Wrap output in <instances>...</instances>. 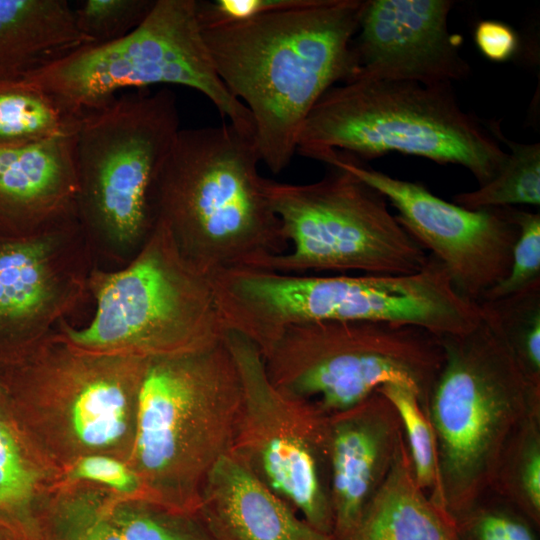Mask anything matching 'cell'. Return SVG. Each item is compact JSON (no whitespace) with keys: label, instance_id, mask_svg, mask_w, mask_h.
Returning a JSON list of instances; mask_svg holds the SVG:
<instances>
[{"label":"cell","instance_id":"cell-13","mask_svg":"<svg viewBox=\"0 0 540 540\" xmlns=\"http://www.w3.org/2000/svg\"><path fill=\"white\" fill-rule=\"evenodd\" d=\"M224 339L242 387L230 452L310 525L333 535L328 414L311 402L279 391L250 339L231 330H226Z\"/></svg>","mask_w":540,"mask_h":540},{"label":"cell","instance_id":"cell-29","mask_svg":"<svg viewBox=\"0 0 540 540\" xmlns=\"http://www.w3.org/2000/svg\"><path fill=\"white\" fill-rule=\"evenodd\" d=\"M453 519L458 540H539V527L492 489Z\"/></svg>","mask_w":540,"mask_h":540},{"label":"cell","instance_id":"cell-1","mask_svg":"<svg viewBox=\"0 0 540 540\" xmlns=\"http://www.w3.org/2000/svg\"><path fill=\"white\" fill-rule=\"evenodd\" d=\"M365 0H309L254 19L202 29L215 69L254 124L260 162L281 173L322 95L352 75L351 44Z\"/></svg>","mask_w":540,"mask_h":540},{"label":"cell","instance_id":"cell-26","mask_svg":"<svg viewBox=\"0 0 540 540\" xmlns=\"http://www.w3.org/2000/svg\"><path fill=\"white\" fill-rule=\"evenodd\" d=\"M78 121L38 87L0 84V145H16L75 132Z\"/></svg>","mask_w":540,"mask_h":540},{"label":"cell","instance_id":"cell-28","mask_svg":"<svg viewBox=\"0 0 540 540\" xmlns=\"http://www.w3.org/2000/svg\"><path fill=\"white\" fill-rule=\"evenodd\" d=\"M377 390L393 404L400 417L416 484L433 503L445 508L435 433L416 393L408 386L395 383Z\"/></svg>","mask_w":540,"mask_h":540},{"label":"cell","instance_id":"cell-32","mask_svg":"<svg viewBox=\"0 0 540 540\" xmlns=\"http://www.w3.org/2000/svg\"><path fill=\"white\" fill-rule=\"evenodd\" d=\"M63 482L91 483L123 496L148 501L136 473L126 462L111 456L91 455L78 459L64 470Z\"/></svg>","mask_w":540,"mask_h":540},{"label":"cell","instance_id":"cell-24","mask_svg":"<svg viewBox=\"0 0 540 540\" xmlns=\"http://www.w3.org/2000/svg\"><path fill=\"white\" fill-rule=\"evenodd\" d=\"M490 489L540 527V409L531 411L507 439Z\"/></svg>","mask_w":540,"mask_h":540},{"label":"cell","instance_id":"cell-17","mask_svg":"<svg viewBox=\"0 0 540 540\" xmlns=\"http://www.w3.org/2000/svg\"><path fill=\"white\" fill-rule=\"evenodd\" d=\"M74 133L0 145V236L38 234L77 217Z\"/></svg>","mask_w":540,"mask_h":540},{"label":"cell","instance_id":"cell-9","mask_svg":"<svg viewBox=\"0 0 540 540\" xmlns=\"http://www.w3.org/2000/svg\"><path fill=\"white\" fill-rule=\"evenodd\" d=\"M261 354L279 391L326 414L350 408L389 383L410 387L425 410L444 362L440 336L381 321L292 324Z\"/></svg>","mask_w":540,"mask_h":540},{"label":"cell","instance_id":"cell-18","mask_svg":"<svg viewBox=\"0 0 540 540\" xmlns=\"http://www.w3.org/2000/svg\"><path fill=\"white\" fill-rule=\"evenodd\" d=\"M48 540H210L198 518L86 482H63L42 518Z\"/></svg>","mask_w":540,"mask_h":540},{"label":"cell","instance_id":"cell-23","mask_svg":"<svg viewBox=\"0 0 540 540\" xmlns=\"http://www.w3.org/2000/svg\"><path fill=\"white\" fill-rule=\"evenodd\" d=\"M349 540H458L453 517L416 484L405 440Z\"/></svg>","mask_w":540,"mask_h":540},{"label":"cell","instance_id":"cell-4","mask_svg":"<svg viewBox=\"0 0 540 540\" xmlns=\"http://www.w3.org/2000/svg\"><path fill=\"white\" fill-rule=\"evenodd\" d=\"M241 401L224 338L200 351L149 359L127 462L149 502L196 515L208 476L232 449Z\"/></svg>","mask_w":540,"mask_h":540},{"label":"cell","instance_id":"cell-30","mask_svg":"<svg viewBox=\"0 0 540 540\" xmlns=\"http://www.w3.org/2000/svg\"><path fill=\"white\" fill-rule=\"evenodd\" d=\"M155 0H83L73 8L76 27L89 46L123 38L146 18Z\"/></svg>","mask_w":540,"mask_h":540},{"label":"cell","instance_id":"cell-34","mask_svg":"<svg viewBox=\"0 0 540 540\" xmlns=\"http://www.w3.org/2000/svg\"><path fill=\"white\" fill-rule=\"evenodd\" d=\"M474 40L480 52L494 62L511 59L519 46L514 29L498 20L480 21L474 32Z\"/></svg>","mask_w":540,"mask_h":540},{"label":"cell","instance_id":"cell-16","mask_svg":"<svg viewBox=\"0 0 540 540\" xmlns=\"http://www.w3.org/2000/svg\"><path fill=\"white\" fill-rule=\"evenodd\" d=\"M404 441L400 417L378 390L327 415L333 536L349 540L388 477Z\"/></svg>","mask_w":540,"mask_h":540},{"label":"cell","instance_id":"cell-35","mask_svg":"<svg viewBox=\"0 0 540 540\" xmlns=\"http://www.w3.org/2000/svg\"><path fill=\"white\" fill-rule=\"evenodd\" d=\"M0 540H21L17 535L0 524Z\"/></svg>","mask_w":540,"mask_h":540},{"label":"cell","instance_id":"cell-7","mask_svg":"<svg viewBox=\"0 0 540 540\" xmlns=\"http://www.w3.org/2000/svg\"><path fill=\"white\" fill-rule=\"evenodd\" d=\"M441 341L444 362L425 413L435 433L444 506L454 517L490 489L507 439L540 409V385L482 311L472 330Z\"/></svg>","mask_w":540,"mask_h":540},{"label":"cell","instance_id":"cell-10","mask_svg":"<svg viewBox=\"0 0 540 540\" xmlns=\"http://www.w3.org/2000/svg\"><path fill=\"white\" fill-rule=\"evenodd\" d=\"M79 120L122 91L181 85L200 92L241 134L254 139L250 112L220 79L197 17V0H155L141 24L116 41L85 46L29 77Z\"/></svg>","mask_w":540,"mask_h":540},{"label":"cell","instance_id":"cell-22","mask_svg":"<svg viewBox=\"0 0 540 540\" xmlns=\"http://www.w3.org/2000/svg\"><path fill=\"white\" fill-rule=\"evenodd\" d=\"M62 472L16 422L0 385V524L21 540L42 539V518Z\"/></svg>","mask_w":540,"mask_h":540},{"label":"cell","instance_id":"cell-31","mask_svg":"<svg viewBox=\"0 0 540 540\" xmlns=\"http://www.w3.org/2000/svg\"><path fill=\"white\" fill-rule=\"evenodd\" d=\"M518 227L511 267L507 276L485 292L479 301L500 299L540 280V214L514 207H504Z\"/></svg>","mask_w":540,"mask_h":540},{"label":"cell","instance_id":"cell-12","mask_svg":"<svg viewBox=\"0 0 540 540\" xmlns=\"http://www.w3.org/2000/svg\"><path fill=\"white\" fill-rule=\"evenodd\" d=\"M329 166L322 179L307 184L265 178L290 249L260 270L302 275H410L422 270L429 253L390 212L385 196L344 168Z\"/></svg>","mask_w":540,"mask_h":540},{"label":"cell","instance_id":"cell-2","mask_svg":"<svg viewBox=\"0 0 540 540\" xmlns=\"http://www.w3.org/2000/svg\"><path fill=\"white\" fill-rule=\"evenodd\" d=\"M259 162L254 140L230 123L180 129L155 181V221L210 279L260 269L290 249Z\"/></svg>","mask_w":540,"mask_h":540},{"label":"cell","instance_id":"cell-8","mask_svg":"<svg viewBox=\"0 0 540 540\" xmlns=\"http://www.w3.org/2000/svg\"><path fill=\"white\" fill-rule=\"evenodd\" d=\"M135 259L124 269L93 278L95 313L83 328L59 335L95 353L146 359L192 353L223 340L211 279L179 251L156 220Z\"/></svg>","mask_w":540,"mask_h":540},{"label":"cell","instance_id":"cell-15","mask_svg":"<svg viewBox=\"0 0 540 540\" xmlns=\"http://www.w3.org/2000/svg\"><path fill=\"white\" fill-rule=\"evenodd\" d=\"M450 0H365L351 44L355 80L451 84L470 67L448 28Z\"/></svg>","mask_w":540,"mask_h":540},{"label":"cell","instance_id":"cell-20","mask_svg":"<svg viewBox=\"0 0 540 540\" xmlns=\"http://www.w3.org/2000/svg\"><path fill=\"white\" fill-rule=\"evenodd\" d=\"M64 226L0 243V363L39 343L36 326L60 309L53 244Z\"/></svg>","mask_w":540,"mask_h":540},{"label":"cell","instance_id":"cell-11","mask_svg":"<svg viewBox=\"0 0 540 540\" xmlns=\"http://www.w3.org/2000/svg\"><path fill=\"white\" fill-rule=\"evenodd\" d=\"M174 93L124 91L86 112L74 133L77 216L118 244L145 240L152 191L180 128Z\"/></svg>","mask_w":540,"mask_h":540},{"label":"cell","instance_id":"cell-25","mask_svg":"<svg viewBox=\"0 0 540 540\" xmlns=\"http://www.w3.org/2000/svg\"><path fill=\"white\" fill-rule=\"evenodd\" d=\"M489 128L509 152L494 177L476 190L456 194L453 203L468 210L540 204V144H524L504 136L499 123Z\"/></svg>","mask_w":540,"mask_h":540},{"label":"cell","instance_id":"cell-19","mask_svg":"<svg viewBox=\"0 0 540 540\" xmlns=\"http://www.w3.org/2000/svg\"><path fill=\"white\" fill-rule=\"evenodd\" d=\"M196 517L210 540H338L310 525L232 452L208 476Z\"/></svg>","mask_w":540,"mask_h":540},{"label":"cell","instance_id":"cell-3","mask_svg":"<svg viewBox=\"0 0 540 540\" xmlns=\"http://www.w3.org/2000/svg\"><path fill=\"white\" fill-rule=\"evenodd\" d=\"M226 330L263 352L287 326L313 321L412 324L437 336L461 335L480 321L478 303L458 293L444 264L429 253L410 275L310 276L242 269L211 279Z\"/></svg>","mask_w":540,"mask_h":540},{"label":"cell","instance_id":"cell-6","mask_svg":"<svg viewBox=\"0 0 540 540\" xmlns=\"http://www.w3.org/2000/svg\"><path fill=\"white\" fill-rule=\"evenodd\" d=\"M337 150L373 159L389 152L460 165L479 186L507 152L488 123L465 112L450 84L355 80L328 89L309 112L296 152L313 159Z\"/></svg>","mask_w":540,"mask_h":540},{"label":"cell","instance_id":"cell-21","mask_svg":"<svg viewBox=\"0 0 540 540\" xmlns=\"http://www.w3.org/2000/svg\"><path fill=\"white\" fill-rule=\"evenodd\" d=\"M85 46L66 0H0V84L25 82Z\"/></svg>","mask_w":540,"mask_h":540},{"label":"cell","instance_id":"cell-27","mask_svg":"<svg viewBox=\"0 0 540 540\" xmlns=\"http://www.w3.org/2000/svg\"><path fill=\"white\" fill-rule=\"evenodd\" d=\"M478 305L497 324L529 380L540 385V280Z\"/></svg>","mask_w":540,"mask_h":540},{"label":"cell","instance_id":"cell-5","mask_svg":"<svg viewBox=\"0 0 540 540\" xmlns=\"http://www.w3.org/2000/svg\"><path fill=\"white\" fill-rule=\"evenodd\" d=\"M148 361L85 351L56 336L3 362L0 385L22 431L63 475L85 456L128 462Z\"/></svg>","mask_w":540,"mask_h":540},{"label":"cell","instance_id":"cell-33","mask_svg":"<svg viewBox=\"0 0 540 540\" xmlns=\"http://www.w3.org/2000/svg\"><path fill=\"white\" fill-rule=\"evenodd\" d=\"M309 0H214L197 1L201 29L248 21L256 17L306 4Z\"/></svg>","mask_w":540,"mask_h":540},{"label":"cell","instance_id":"cell-14","mask_svg":"<svg viewBox=\"0 0 540 540\" xmlns=\"http://www.w3.org/2000/svg\"><path fill=\"white\" fill-rule=\"evenodd\" d=\"M315 160L342 167L382 193L397 210L398 222L444 264L464 298L479 303L487 290L507 276L518 227L504 207L468 210L342 151L322 152Z\"/></svg>","mask_w":540,"mask_h":540}]
</instances>
